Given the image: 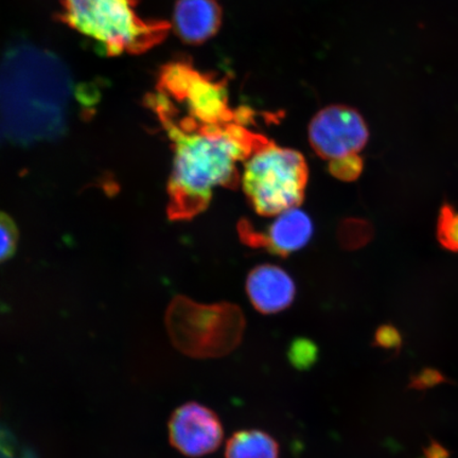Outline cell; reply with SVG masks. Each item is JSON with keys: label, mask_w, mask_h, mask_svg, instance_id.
I'll return each instance as SVG.
<instances>
[{"label": "cell", "mask_w": 458, "mask_h": 458, "mask_svg": "<svg viewBox=\"0 0 458 458\" xmlns=\"http://www.w3.org/2000/svg\"><path fill=\"white\" fill-rule=\"evenodd\" d=\"M160 123L174 145L169 182V216L191 219L208 208L216 187H237L238 163L244 162L267 140L237 124H199L157 110Z\"/></svg>", "instance_id": "cell-1"}, {"label": "cell", "mask_w": 458, "mask_h": 458, "mask_svg": "<svg viewBox=\"0 0 458 458\" xmlns=\"http://www.w3.org/2000/svg\"><path fill=\"white\" fill-rule=\"evenodd\" d=\"M74 94L59 57L36 46H14L0 63V137L20 143L56 139L66 130Z\"/></svg>", "instance_id": "cell-2"}, {"label": "cell", "mask_w": 458, "mask_h": 458, "mask_svg": "<svg viewBox=\"0 0 458 458\" xmlns=\"http://www.w3.org/2000/svg\"><path fill=\"white\" fill-rule=\"evenodd\" d=\"M60 20L93 39L106 55H140L167 38L171 25L147 20L136 0H61Z\"/></svg>", "instance_id": "cell-3"}, {"label": "cell", "mask_w": 458, "mask_h": 458, "mask_svg": "<svg viewBox=\"0 0 458 458\" xmlns=\"http://www.w3.org/2000/svg\"><path fill=\"white\" fill-rule=\"evenodd\" d=\"M165 326L172 344L186 356L220 358L242 342L245 319L232 303L202 305L180 296L169 306Z\"/></svg>", "instance_id": "cell-4"}, {"label": "cell", "mask_w": 458, "mask_h": 458, "mask_svg": "<svg viewBox=\"0 0 458 458\" xmlns=\"http://www.w3.org/2000/svg\"><path fill=\"white\" fill-rule=\"evenodd\" d=\"M308 167L300 152L265 142L246 158L242 187L257 214L278 216L305 198Z\"/></svg>", "instance_id": "cell-5"}, {"label": "cell", "mask_w": 458, "mask_h": 458, "mask_svg": "<svg viewBox=\"0 0 458 458\" xmlns=\"http://www.w3.org/2000/svg\"><path fill=\"white\" fill-rule=\"evenodd\" d=\"M157 90L187 107L191 118L202 125L229 123L232 113L225 90L185 62H172L160 71Z\"/></svg>", "instance_id": "cell-6"}, {"label": "cell", "mask_w": 458, "mask_h": 458, "mask_svg": "<svg viewBox=\"0 0 458 458\" xmlns=\"http://www.w3.org/2000/svg\"><path fill=\"white\" fill-rule=\"evenodd\" d=\"M309 142L318 157L335 160L358 156L369 139L368 124L354 108L334 105L323 108L309 124Z\"/></svg>", "instance_id": "cell-7"}, {"label": "cell", "mask_w": 458, "mask_h": 458, "mask_svg": "<svg viewBox=\"0 0 458 458\" xmlns=\"http://www.w3.org/2000/svg\"><path fill=\"white\" fill-rule=\"evenodd\" d=\"M168 428L172 446L188 457L213 454L225 435L215 411L197 403L177 408L170 417Z\"/></svg>", "instance_id": "cell-8"}, {"label": "cell", "mask_w": 458, "mask_h": 458, "mask_svg": "<svg viewBox=\"0 0 458 458\" xmlns=\"http://www.w3.org/2000/svg\"><path fill=\"white\" fill-rule=\"evenodd\" d=\"M242 237L255 246H265L272 253L286 256L306 246L312 237L313 225L310 217L299 208H292L279 214L268 228L267 234L251 232L244 226Z\"/></svg>", "instance_id": "cell-9"}, {"label": "cell", "mask_w": 458, "mask_h": 458, "mask_svg": "<svg viewBox=\"0 0 458 458\" xmlns=\"http://www.w3.org/2000/svg\"><path fill=\"white\" fill-rule=\"evenodd\" d=\"M246 293L258 311L274 314L291 306L296 288L293 279L282 267L262 265L249 274Z\"/></svg>", "instance_id": "cell-10"}, {"label": "cell", "mask_w": 458, "mask_h": 458, "mask_svg": "<svg viewBox=\"0 0 458 458\" xmlns=\"http://www.w3.org/2000/svg\"><path fill=\"white\" fill-rule=\"evenodd\" d=\"M222 20V8L217 0H177L172 26L181 41L199 45L219 32Z\"/></svg>", "instance_id": "cell-11"}, {"label": "cell", "mask_w": 458, "mask_h": 458, "mask_svg": "<svg viewBox=\"0 0 458 458\" xmlns=\"http://www.w3.org/2000/svg\"><path fill=\"white\" fill-rule=\"evenodd\" d=\"M226 458H278L279 448L270 435L248 429L233 435L226 445Z\"/></svg>", "instance_id": "cell-12"}, {"label": "cell", "mask_w": 458, "mask_h": 458, "mask_svg": "<svg viewBox=\"0 0 458 458\" xmlns=\"http://www.w3.org/2000/svg\"><path fill=\"white\" fill-rule=\"evenodd\" d=\"M437 239L443 248L458 253V213L449 204H445L440 209Z\"/></svg>", "instance_id": "cell-13"}, {"label": "cell", "mask_w": 458, "mask_h": 458, "mask_svg": "<svg viewBox=\"0 0 458 458\" xmlns=\"http://www.w3.org/2000/svg\"><path fill=\"white\" fill-rule=\"evenodd\" d=\"M17 244V228L11 217L0 213V263L14 254Z\"/></svg>", "instance_id": "cell-14"}, {"label": "cell", "mask_w": 458, "mask_h": 458, "mask_svg": "<svg viewBox=\"0 0 458 458\" xmlns=\"http://www.w3.org/2000/svg\"><path fill=\"white\" fill-rule=\"evenodd\" d=\"M363 170V160L359 156L330 162V171L337 179L344 181L356 180Z\"/></svg>", "instance_id": "cell-15"}, {"label": "cell", "mask_w": 458, "mask_h": 458, "mask_svg": "<svg viewBox=\"0 0 458 458\" xmlns=\"http://www.w3.org/2000/svg\"><path fill=\"white\" fill-rule=\"evenodd\" d=\"M376 340L380 346L386 348H397L401 343L399 332L391 326H385L377 331Z\"/></svg>", "instance_id": "cell-16"}, {"label": "cell", "mask_w": 458, "mask_h": 458, "mask_svg": "<svg viewBox=\"0 0 458 458\" xmlns=\"http://www.w3.org/2000/svg\"><path fill=\"white\" fill-rule=\"evenodd\" d=\"M443 381V376L438 371L428 369L418 376L414 381L418 388L431 387Z\"/></svg>", "instance_id": "cell-17"}, {"label": "cell", "mask_w": 458, "mask_h": 458, "mask_svg": "<svg viewBox=\"0 0 458 458\" xmlns=\"http://www.w3.org/2000/svg\"><path fill=\"white\" fill-rule=\"evenodd\" d=\"M446 456H448V454H446L445 450L437 444H433L427 450V458H446Z\"/></svg>", "instance_id": "cell-18"}]
</instances>
